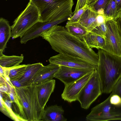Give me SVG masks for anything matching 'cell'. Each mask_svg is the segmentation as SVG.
I'll use <instances>...</instances> for the list:
<instances>
[{"mask_svg":"<svg viewBox=\"0 0 121 121\" xmlns=\"http://www.w3.org/2000/svg\"><path fill=\"white\" fill-rule=\"evenodd\" d=\"M89 0H78L74 13L88 5Z\"/></svg>","mask_w":121,"mask_h":121,"instance_id":"f546056e","label":"cell"},{"mask_svg":"<svg viewBox=\"0 0 121 121\" xmlns=\"http://www.w3.org/2000/svg\"><path fill=\"white\" fill-rule=\"evenodd\" d=\"M8 90V89L7 86L4 85L0 86V92L2 93H5L7 92Z\"/></svg>","mask_w":121,"mask_h":121,"instance_id":"836d02e7","label":"cell"},{"mask_svg":"<svg viewBox=\"0 0 121 121\" xmlns=\"http://www.w3.org/2000/svg\"><path fill=\"white\" fill-rule=\"evenodd\" d=\"M111 0H98L88 6L92 10L99 14L104 15V10Z\"/></svg>","mask_w":121,"mask_h":121,"instance_id":"484cf974","label":"cell"},{"mask_svg":"<svg viewBox=\"0 0 121 121\" xmlns=\"http://www.w3.org/2000/svg\"><path fill=\"white\" fill-rule=\"evenodd\" d=\"M107 30V27L106 22H105L98 26L91 32L104 39L105 37Z\"/></svg>","mask_w":121,"mask_h":121,"instance_id":"4316f807","label":"cell"},{"mask_svg":"<svg viewBox=\"0 0 121 121\" xmlns=\"http://www.w3.org/2000/svg\"><path fill=\"white\" fill-rule=\"evenodd\" d=\"M40 36L56 52L82 58L97 66L98 54L88 46L85 40H80L72 35L64 27L54 26Z\"/></svg>","mask_w":121,"mask_h":121,"instance_id":"6da1fadb","label":"cell"},{"mask_svg":"<svg viewBox=\"0 0 121 121\" xmlns=\"http://www.w3.org/2000/svg\"><path fill=\"white\" fill-rule=\"evenodd\" d=\"M121 120V104L111 103L108 97L92 108L86 117L87 121Z\"/></svg>","mask_w":121,"mask_h":121,"instance_id":"8992f818","label":"cell"},{"mask_svg":"<svg viewBox=\"0 0 121 121\" xmlns=\"http://www.w3.org/2000/svg\"><path fill=\"white\" fill-rule=\"evenodd\" d=\"M120 17H121V12Z\"/></svg>","mask_w":121,"mask_h":121,"instance_id":"8d00e7d4","label":"cell"},{"mask_svg":"<svg viewBox=\"0 0 121 121\" xmlns=\"http://www.w3.org/2000/svg\"><path fill=\"white\" fill-rule=\"evenodd\" d=\"M106 21L110 20L116 21L120 17V14L117 11L116 0H111L106 7L104 12Z\"/></svg>","mask_w":121,"mask_h":121,"instance_id":"cb8c5ba5","label":"cell"},{"mask_svg":"<svg viewBox=\"0 0 121 121\" xmlns=\"http://www.w3.org/2000/svg\"><path fill=\"white\" fill-rule=\"evenodd\" d=\"M0 100V111L4 114L14 121H26L21 115L14 112L11 108L8 106L5 103L1 95Z\"/></svg>","mask_w":121,"mask_h":121,"instance_id":"d4e9b609","label":"cell"},{"mask_svg":"<svg viewBox=\"0 0 121 121\" xmlns=\"http://www.w3.org/2000/svg\"><path fill=\"white\" fill-rule=\"evenodd\" d=\"M48 61L50 63L59 66L90 70H94L97 68V66L82 58L59 53L50 57Z\"/></svg>","mask_w":121,"mask_h":121,"instance_id":"9c48e42d","label":"cell"},{"mask_svg":"<svg viewBox=\"0 0 121 121\" xmlns=\"http://www.w3.org/2000/svg\"><path fill=\"white\" fill-rule=\"evenodd\" d=\"M88 46L90 48H95L98 50L103 49L105 44L104 38L95 34L91 32H89L84 38Z\"/></svg>","mask_w":121,"mask_h":121,"instance_id":"7402d4cb","label":"cell"},{"mask_svg":"<svg viewBox=\"0 0 121 121\" xmlns=\"http://www.w3.org/2000/svg\"><path fill=\"white\" fill-rule=\"evenodd\" d=\"M44 66L40 62L27 65L24 73L18 80L23 86L30 84Z\"/></svg>","mask_w":121,"mask_h":121,"instance_id":"2e32d148","label":"cell"},{"mask_svg":"<svg viewBox=\"0 0 121 121\" xmlns=\"http://www.w3.org/2000/svg\"><path fill=\"white\" fill-rule=\"evenodd\" d=\"M72 16V15L54 21L47 22L38 21L20 37L21 43L26 44L28 41L40 36L43 33L53 26L69 20Z\"/></svg>","mask_w":121,"mask_h":121,"instance_id":"30bf717a","label":"cell"},{"mask_svg":"<svg viewBox=\"0 0 121 121\" xmlns=\"http://www.w3.org/2000/svg\"><path fill=\"white\" fill-rule=\"evenodd\" d=\"M59 66L58 65L52 63L44 66L34 79L32 83L37 84L53 79L54 75Z\"/></svg>","mask_w":121,"mask_h":121,"instance_id":"9a60e30c","label":"cell"},{"mask_svg":"<svg viewBox=\"0 0 121 121\" xmlns=\"http://www.w3.org/2000/svg\"><path fill=\"white\" fill-rule=\"evenodd\" d=\"M88 6V7L82 15L79 22L85 27L89 32L99 26L97 17L98 14Z\"/></svg>","mask_w":121,"mask_h":121,"instance_id":"ac0fdd59","label":"cell"},{"mask_svg":"<svg viewBox=\"0 0 121 121\" xmlns=\"http://www.w3.org/2000/svg\"><path fill=\"white\" fill-rule=\"evenodd\" d=\"M24 58L23 55L8 56L3 54L0 56V66L7 68L15 67L19 65Z\"/></svg>","mask_w":121,"mask_h":121,"instance_id":"44dd1931","label":"cell"},{"mask_svg":"<svg viewBox=\"0 0 121 121\" xmlns=\"http://www.w3.org/2000/svg\"><path fill=\"white\" fill-rule=\"evenodd\" d=\"M64 111L61 106L57 104L47 107L44 109L41 121H66L64 116Z\"/></svg>","mask_w":121,"mask_h":121,"instance_id":"5bb4252c","label":"cell"},{"mask_svg":"<svg viewBox=\"0 0 121 121\" xmlns=\"http://www.w3.org/2000/svg\"><path fill=\"white\" fill-rule=\"evenodd\" d=\"M97 20L99 25L106 22L105 17L103 14H98L97 16Z\"/></svg>","mask_w":121,"mask_h":121,"instance_id":"4dcf8cb0","label":"cell"},{"mask_svg":"<svg viewBox=\"0 0 121 121\" xmlns=\"http://www.w3.org/2000/svg\"><path fill=\"white\" fill-rule=\"evenodd\" d=\"M10 81L11 83L14 86L17 87L23 86L22 85L18 80H10Z\"/></svg>","mask_w":121,"mask_h":121,"instance_id":"1f68e13d","label":"cell"},{"mask_svg":"<svg viewBox=\"0 0 121 121\" xmlns=\"http://www.w3.org/2000/svg\"><path fill=\"white\" fill-rule=\"evenodd\" d=\"M116 21L120 30L121 35V17H120Z\"/></svg>","mask_w":121,"mask_h":121,"instance_id":"e575fe53","label":"cell"},{"mask_svg":"<svg viewBox=\"0 0 121 121\" xmlns=\"http://www.w3.org/2000/svg\"><path fill=\"white\" fill-rule=\"evenodd\" d=\"M98 0H89L88 4L89 6L96 2Z\"/></svg>","mask_w":121,"mask_h":121,"instance_id":"d590c367","label":"cell"},{"mask_svg":"<svg viewBox=\"0 0 121 121\" xmlns=\"http://www.w3.org/2000/svg\"><path fill=\"white\" fill-rule=\"evenodd\" d=\"M88 7V5H86L76 12L74 13L73 12V15L68 20L67 22L71 23L79 22L82 15Z\"/></svg>","mask_w":121,"mask_h":121,"instance_id":"83f0119b","label":"cell"},{"mask_svg":"<svg viewBox=\"0 0 121 121\" xmlns=\"http://www.w3.org/2000/svg\"><path fill=\"white\" fill-rule=\"evenodd\" d=\"M117 12L120 14L121 11V0H116Z\"/></svg>","mask_w":121,"mask_h":121,"instance_id":"d6a6232c","label":"cell"},{"mask_svg":"<svg viewBox=\"0 0 121 121\" xmlns=\"http://www.w3.org/2000/svg\"><path fill=\"white\" fill-rule=\"evenodd\" d=\"M105 22L107 30L103 49L121 57V35L117 21L110 20Z\"/></svg>","mask_w":121,"mask_h":121,"instance_id":"ba28073f","label":"cell"},{"mask_svg":"<svg viewBox=\"0 0 121 121\" xmlns=\"http://www.w3.org/2000/svg\"><path fill=\"white\" fill-rule=\"evenodd\" d=\"M65 27L71 34L82 40H84L89 32L79 22L71 23L67 22Z\"/></svg>","mask_w":121,"mask_h":121,"instance_id":"ffe728a7","label":"cell"},{"mask_svg":"<svg viewBox=\"0 0 121 121\" xmlns=\"http://www.w3.org/2000/svg\"><path fill=\"white\" fill-rule=\"evenodd\" d=\"M27 65H19L10 68L2 67L3 77H8L10 80H18L24 73Z\"/></svg>","mask_w":121,"mask_h":121,"instance_id":"d6986e66","label":"cell"},{"mask_svg":"<svg viewBox=\"0 0 121 121\" xmlns=\"http://www.w3.org/2000/svg\"><path fill=\"white\" fill-rule=\"evenodd\" d=\"M55 84V80L52 79L36 84L39 102L43 109H44L51 94L54 92Z\"/></svg>","mask_w":121,"mask_h":121,"instance_id":"4fadbf2b","label":"cell"},{"mask_svg":"<svg viewBox=\"0 0 121 121\" xmlns=\"http://www.w3.org/2000/svg\"><path fill=\"white\" fill-rule=\"evenodd\" d=\"M7 83L6 86L8 88V90L7 92L5 93L8 96L12 103L16 105L18 109L21 116L26 121H28L22 106L15 92L14 87L12 86L7 82Z\"/></svg>","mask_w":121,"mask_h":121,"instance_id":"603a6c76","label":"cell"},{"mask_svg":"<svg viewBox=\"0 0 121 121\" xmlns=\"http://www.w3.org/2000/svg\"><path fill=\"white\" fill-rule=\"evenodd\" d=\"M37 8L39 13V21H57L73 15V0H30Z\"/></svg>","mask_w":121,"mask_h":121,"instance_id":"3957f363","label":"cell"},{"mask_svg":"<svg viewBox=\"0 0 121 121\" xmlns=\"http://www.w3.org/2000/svg\"><path fill=\"white\" fill-rule=\"evenodd\" d=\"M14 89L28 121H41L44 109L39 102L36 84L32 83L20 87H14Z\"/></svg>","mask_w":121,"mask_h":121,"instance_id":"277c9868","label":"cell"},{"mask_svg":"<svg viewBox=\"0 0 121 121\" xmlns=\"http://www.w3.org/2000/svg\"><path fill=\"white\" fill-rule=\"evenodd\" d=\"M11 36V26L7 20L0 18V56L6 48L7 43Z\"/></svg>","mask_w":121,"mask_h":121,"instance_id":"e0dca14e","label":"cell"},{"mask_svg":"<svg viewBox=\"0 0 121 121\" xmlns=\"http://www.w3.org/2000/svg\"><path fill=\"white\" fill-rule=\"evenodd\" d=\"M95 69L91 71L74 82L65 85L64 89L61 95L62 98L69 103L78 100L80 92L91 78Z\"/></svg>","mask_w":121,"mask_h":121,"instance_id":"7c38bea8","label":"cell"},{"mask_svg":"<svg viewBox=\"0 0 121 121\" xmlns=\"http://www.w3.org/2000/svg\"></svg>","mask_w":121,"mask_h":121,"instance_id":"74e56055","label":"cell"},{"mask_svg":"<svg viewBox=\"0 0 121 121\" xmlns=\"http://www.w3.org/2000/svg\"><path fill=\"white\" fill-rule=\"evenodd\" d=\"M112 92V94H116L121 97V77L114 86Z\"/></svg>","mask_w":121,"mask_h":121,"instance_id":"f1b7e54d","label":"cell"},{"mask_svg":"<svg viewBox=\"0 0 121 121\" xmlns=\"http://www.w3.org/2000/svg\"><path fill=\"white\" fill-rule=\"evenodd\" d=\"M39 14L37 8L29 1L25 9L14 21L11 26V37L20 38L34 24L39 21Z\"/></svg>","mask_w":121,"mask_h":121,"instance_id":"5b68a950","label":"cell"},{"mask_svg":"<svg viewBox=\"0 0 121 121\" xmlns=\"http://www.w3.org/2000/svg\"><path fill=\"white\" fill-rule=\"evenodd\" d=\"M96 69L99 76L102 93H111L121 77V57L98 49Z\"/></svg>","mask_w":121,"mask_h":121,"instance_id":"7a4b0ae2","label":"cell"},{"mask_svg":"<svg viewBox=\"0 0 121 121\" xmlns=\"http://www.w3.org/2000/svg\"><path fill=\"white\" fill-rule=\"evenodd\" d=\"M59 66L54 75V78L60 81L65 85L74 82L94 70Z\"/></svg>","mask_w":121,"mask_h":121,"instance_id":"8fae6325","label":"cell"},{"mask_svg":"<svg viewBox=\"0 0 121 121\" xmlns=\"http://www.w3.org/2000/svg\"><path fill=\"white\" fill-rule=\"evenodd\" d=\"M102 93L100 80L96 69L80 92L78 101L82 108L87 109Z\"/></svg>","mask_w":121,"mask_h":121,"instance_id":"52a82bcc","label":"cell"}]
</instances>
